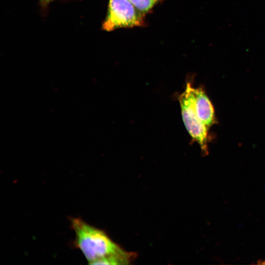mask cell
I'll use <instances>...</instances> for the list:
<instances>
[{
  "instance_id": "obj_1",
  "label": "cell",
  "mask_w": 265,
  "mask_h": 265,
  "mask_svg": "<svg viewBox=\"0 0 265 265\" xmlns=\"http://www.w3.org/2000/svg\"><path fill=\"white\" fill-rule=\"evenodd\" d=\"M71 227L75 233L74 244L81 250L89 264L105 258L130 259V254L113 242L103 231L89 225L80 218H71Z\"/></svg>"
},
{
  "instance_id": "obj_2",
  "label": "cell",
  "mask_w": 265,
  "mask_h": 265,
  "mask_svg": "<svg viewBox=\"0 0 265 265\" xmlns=\"http://www.w3.org/2000/svg\"><path fill=\"white\" fill-rule=\"evenodd\" d=\"M145 15L129 0H108L102 29L111 31L121 27L144 26Z\"/></svg>"
},
{
  "instance_id": "obj_3",
  "label": "cell",
  "mask_w": 265,
  "mask_h": 265,
  "mask_svg": "<svg viewBox=\"0 0 265 265\" xmlns=\"http://www.w3.org/2000/svg\"><path fill=\"white\" fill-rule=\"evenodd\" d=\"M193 86L187 82L185 91L180 95L179 101L185 126L193 140L200 145L205 154H208V127L197 117L194 108Z\"/></svg>"
},
{
  "instance_id": "obj_4",
  "label": "cell",
  "mask_w": 265,
  "mask_h": 265,
  "mask_svg": "<svg viewBox=\"0 0 265 265\" xmlns=\"http://www.w3.org/2000/svg\"><path fill=\"white\" fill-rule=\"evenodd\" d=\"M193 105L198 119L208 128L214 121L213 106L204 90L201 88H192Z\"/></svg>"
},
{
  "instance_id": "obj_5",
  "label": "cell",
  "mask_w": 265,
  "mask_h": 265,
  "mask_svg": "<svg viewBox=\"0 0 265 265\" xmlns=\"http://www.w3.org/2000/svg\"><path fill=\"white\" fill-rule=\"evenodd\" d=\"M142 13L149 12L159 3L164 0H129Z\"/></svg>"
},
{
  "instance_id": "obj_6",
  "label": "cell",
  "mask_w": 265,
  "mask_h": 265,
  "mask_svg": "<svg viewBox=\"0 0 265 265\" xmlns=\"http://www.w3.org/2000/svg\"><path fill=\"white\" fill-rule=\"evenodd\" d=\"M55 0H39L41 5L43 7H46L50 3Z\"/></svg>"
}]
</instances>
